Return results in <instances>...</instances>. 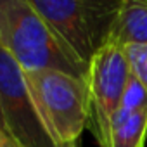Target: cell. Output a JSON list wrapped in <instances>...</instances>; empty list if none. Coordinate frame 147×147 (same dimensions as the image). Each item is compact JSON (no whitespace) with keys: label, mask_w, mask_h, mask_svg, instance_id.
Wrapping results in <instances>:
<instances>
[{"label":"cell","mask_w":147,"mask_h":147,"mask_svg":"<svg viewBox=\"0 0 147 147\" xmlns=\"http://www.w3.org/2000/svg\"><path fill=\"white\" fill-rule=\"evenodd\" d=\"M0 45L23 71L49 69L88 82V66L54 33L30 0H0Z\"/></svg>","instance_id":"6da1fadb"},{"label":"cell","mask_w":147,"mask_h":147,"mask_svg":"<svg viewBox=\"0 0 147 147\" xmlns=\"http://www.w3.org/2000/svg\"><path fill=\"white\" fill-rule=\"evenodd\" d=\"M30 4L88 66L94 54L106 45L123 0H30Z\"/></svg>","instance_id":"7a4b0ae2"},{"label":"cell","mask_w":147,"mask_h":147,"mask_svg":"<svg viewBox=\"0 0 147 147\" xmlns=\"http://www.w3.org/2000/svg\"><path fill=\"white\" fill-rule=\"evenodd\" d=\"M36 107L57 142H80L88 123V82L59 71H24Z\"/></svg>","instance_id":"3957f363"},{"label":"cell","mask_w":147,"mask_h":147,"mask_svg":"<svg viewBox=\"0 0 147 147\" xmlns=\"http://www.w3.org/2000/svg\"><path fill=\"white\" fill-rule=\"evenodd\" d=\"M0 113L5 131L19 147H59L50 135L23 67L0 45Z\"/></svg>","instance_id":"277c9868"},{"label":"cell","mask_w":147,"mask_h":147,"mask_svg":"<svg viewBox=\"0 0 147 147\" xmlns=\"http://www.w3.org/2000/svg\"><path fill=\"white\" fill-rule=\"evenodd\" d=\"M130 76L125 50L114 45L100 47L88 64V123L100 147H107L109 125L121 104Z\"/></svg>","instance_id":"5b68a950"},{"label":"cell","mask_w":147,"mask_h":147,"mask_svg":"<svg viewBox=\"0 0 147 147\" xmlns=\"http://www.w3.org/2000/svg\"><path fill=\"white\" fill-rule=\"evenodd\" d=\"M106 45H147V2L123 0Z\"/></svg>","instance_id":"8992f818"},{"label":"cell","mask_w":147,"mask_h":147,"mask_svg":"<svg viewBox=\"0 0 147 147\" xmlns=\"http://www.w3.org/2000/svg\"><path fill=\"white\" fill-rule=\"evenodd\" d=\"M147 138V107L126 113L118 107L111 118L107 147H144Z\"/></svg>","instance_id":"52a82bcc"},{"label":"cell","mask_w":147,"mask_h":147,"mask_svg":"<svg viewBox=\"0 0 147 147\" xmlns=\"http://www.w3.org/2000/svg\"><path fill=\"white\" fill-rule=\"evenodd\" d=\"M145 107H147V90L130 73L125 92H123V97H121L119 109H123L126 113H137V111L145 109Z\"/></svg>","instance_id":"ba28073f"},{"label":"cell","mask_w":147,"mask_h":147,"mask_svg":"<svg viewBox=\"0 0 147 147\" xmlns=\"http://www.w3.org/2000/svg\"><path fill=\"white\" fill-rule=\"evenodd\" d=\"M123 50L130 64V73L147 90V45H128Z\"/></svg>","instance_id":"9c48e42d"},{"label":"cell","mask_w":147,"mask_h":147,"mask_svg":"<svg viewBox=\"0 0 147 147\" xmlns=\"http://www.w3.org/2000/svg\"><path fill=\"white\" fill-rule=\"evenodd\" d=\"M2 147H19V145H18V144H16L14 140H11V138L7 137V138L4 140V144H2Z\"/></svg>","instance_id":"30bf717a"},{"label":"cell","mask_w":147,"mask_h":147,"mask_svg":"<svg viewBox=\"0 0 147 147\" xmlns=\"http://www.w3.org/2000/svg\"><path fill=\"white\" fill-rule=\"evenodd\" d=\"M0 131H2L5 137H7V131H5V123H4V118H2V113H0Z\"/></svg>","instance_id":"8fae6325"},{"label":"cell","mask_w":147,"mask_h":147,"mask_svg":"<svg viewBox=\"0 0 147 147\" xmlns=\"http://www.w3.org/2000/svg\"><path fill=\"white\" fill-rule=\"evenodd\" d=\"M61 147H80V142H75V144H67V145H61Z\"/></svg>","instance_id":"7c38bea8"},{"label":"cell","mask_w":147,"mask_h":147,"mask_svg":"<svg viewBox=\"0 0 147 147\" xmlns=\"http://www.w3.org/2000/svg\"><path fill=\"white\" fill-rule=\"evenodd\" d=\"M5 138H7V137H5L2 131H0V147H2V144H4V140H5Z\"/></svg>","instance_id":"4fadbf2b"}]
</instances>
